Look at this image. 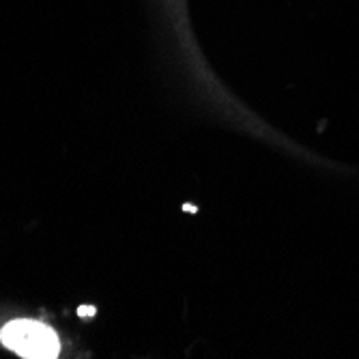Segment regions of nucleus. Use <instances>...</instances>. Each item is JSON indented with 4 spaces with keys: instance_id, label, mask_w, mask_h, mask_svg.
I'll return each instance as SVG.
<instances>
[{
    "instance_id": "1",
    "label": "nucleus",
    "mask_w": 359,
    "mask_h": 359,
    "mask_svg": "<svg viewBox=\"0 0 359 359\" xmlns=\"http://www.w3.org/2000/svg\"><path fill=\"white\" fill-rule=\"evenodd\" d=\"M0 340L9 351L28 359H54L60 348L54 330L28 318L7 323L5 330L0 332Z\"/></svg>"
},
{
    "instance_id": "2",
    "label": "nucleus",
    "mask_w": 359,
    "mask_h": 359,
    "mask_svg": "<svg viewBox=\"0 0 359 359\" xmlns=\"http://www.w3.org/2000/svg\"><path fill=\"white\" fill-rule=\"evenodd\" d=\"M78 312H80L82 316H84V314H93V308H80Z\"/></svg>"
}]
</instances>
